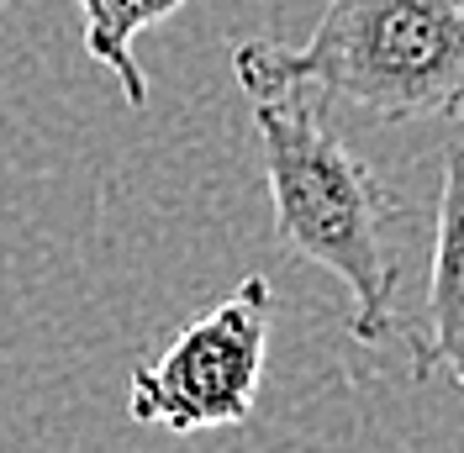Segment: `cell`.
I'll use <instances>...</instances> for the list:
<instances>
[{
	"mask_svg": "<svg viewBox=\"0 0 464 453\" xmlns=\"http://www.w3.org/2000/svg\"><path fill=\"white\" fill-rule=\"evenodd\" d=\"M0 5H5V0H0Z\"/></svg>",
	"mask_w": 464,
	"mask_h": 453,
	"instance_id": "7",
	"label": "cell"
},
{
	"mask_svg": "<svg viewBox=\"0 0 464 453\" xmlns=\"http://www.w3.org/2000/svg\"><path fill=\"white\" fill-rule=\"evenodd\" d=\"M269 316L275 290L264 275H248L227 301L179 327L153 364L132 369L127 417L179 438L248 422L269 359Z\"/></svg>",
	"mask_w": 464,
	"mask_h": 453,
	"instance_id": "3",
	"label": "cell"
},
{
	"mask_svg": "<svg viewBox=\"0 0 464 453\" xmlns=\"http://www.w3.org/2000/svg\"><path fill=\"white\" fill-rule=\"evenodd\" d=\"M74 5H80V16H90V11H95V0H74Z\"/></svg>",
	"mask_w": 464,
	"mask_h": 453,
	"instance_id": "6",
	"label": "cell"
},
{
	"mask_svg": "<svg viewBox=\"0 0 464 453\" xmlns=\"http://www.w3.org/2000/svg\"><path fill=\"white\" fill-rule=\"evenodd\" d=\"M179 5H190V0H95V11L85 16V53L116 74L127 106H143L148 101V74L138 69L132 43L148 27L169 22Z\"/></svg>",
	"mask_w": 464,
	"mask_h": 453,
	"instance_id": "5",
	"label": "cell"
},
{
	"mask_svg": "<svg viewBox=\"0 0 464 453\" xmlns=\"http://www.w3.org/2000/svg\"><path fill=\"white\" fill-rule=\"evenodd\" d=\"M243 90L312 85L375 121H464V0H327L306 43L243 37Z\"/></svg>",
	"mask_w": 464,
	"mask_h": 453,
	"instance_id": "2",
	"label": "cell"
},
{
	"mask_svg": "<svg viewBox=\"0 0 464 453\" xmlns=\"http://www.w3.org/2000/svg\"><path fill=\"white\" fill-rule=\"evenodd\" d=\"M454 374L464 390V142L443 159L433 222V275H428V333L411 342V380Z\"/></svg>",
	"mask_w": 464,
	"mask_h": 453,
	"instance_id": "4",
	"label": "cell"
},
{
	"mask_svg": "<svg viewBox=\"0 0 464 453\" xmlns=\"http://www.w3.org/2000/svg\"><path fill=\"white\" fill-rule=\"evenodd\" d=\"M254 106V132L264 153V185L275 206V243L301 264H317L353 301V338L380 342L396 322V254L385 226L396 222V196L333 121L327 95L312 85L243 90Z\"/></svg>",
	"mask_w": 464,
	"mask_h": 453,
	"instance_id": "1",
	"label": "cell"
}]
</instances>
